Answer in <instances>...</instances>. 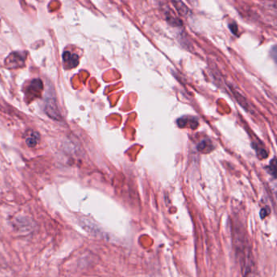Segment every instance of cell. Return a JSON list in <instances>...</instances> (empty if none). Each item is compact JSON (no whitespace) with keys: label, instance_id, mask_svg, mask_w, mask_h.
<instances>
[{"label":"cell","instance_id":"11","mask_svg":"<svg viewBox=\"0 0 277 277\" xmlns=\"http://www.w3.org/2000/svg\"><path fill=\"white\" fill-rule=\"evenodd\" d=\"M267 212L266 208H263V209H262V211H261V217H266V216H267V215L269 214V212Z\"/></svg>","mask_w":277,"mask_h":277},{"label":"cell","instance_id":"5","mask_svg":"<svg viewBox=\"0 0 277 277\" xmlns=\"http://www.w3.org/2000/svg\"><path fill=\"white\" fill-rule=\"evenodd\" d=\"M40 140V135L35 131H30L25 136V143L29 147H35Z\"/></svg>","mask_w":277,"mask_h":277},{"label":"cell","instance_id":"9","mask_svg":"<svg viewBox=\"0 0 277 277\" xmlns=\"http://www.w3.org/2000/svg\"><path fill=\"white\" fill-rule=\"evenodd\" d=\"M267 168H268L270 173L275 178L276 177V158L272 160V162H271Z\"/></svg>","mask_w":277,"mask_h":277},{"label":"cell","instance_id":"2","mask_svg":"<svg viewBox=\"0 0 277 277\" xmlns=\"http://www.w3.org/2000/svg\"><path fill=\"white\" fill-rule=\"evenodd\" d=\"M43 81L40 79H34L28 85L26 90V98L30 102L31 100L40 97L41 93L43 91Z\"/></svg>","mask_w":277,"mask_h":277},{"label":"cell","instance_id":"6","mask_svg":"<svg viewBox=\"0 0 277 277\" xmlns=\"http://www.w3.org/2000/svg\"><path fill=\"white\" fill-rule=\"evenodd\" d=\"M178 125L181 128L185 127V126H190L192 129H196L197 127V125H198L196 119L190 122L188 118H180V119L178 120Z\"/></svg>","mask_w":277,"mask_h":277},{"label":"cell","instance_id":"4","mask_svg":"<svg viewBox=\"0 0 277 277\" xmlns=\"http://www.w3.org/2000/svg\"><path fill=\"white\" fill-rule=\"evenodd\" d=\"M46 112L48 115L55 120H60L61 118L60 112L58 109V106L54 98H50L47 101L46 104Z\"/></svg>","mask_w":277,"mask_h":277},{"label":"cell","instance_id":"8","mask_svg":"<svg viewBox=\"0 0 277 277\" xmlns=\"http://www.w3.org/2000/svg\"><path fill=\"white\" fill-rule=\"evenodd\" d=\"M174 5H175L176 8L178 9V12L181 14V15L188 16L189 14V10H188V8H186V6L184 5L183 3L181 2H174V3H172Z\"/></svg>","mask_w":277,"mask_h":277},{"label":"cell","instance_id":"7","mask_svg":"<svg viewBox=\"0 0 277 277\" xmlns=\"http://www.w3.org/2000/svg\"><path fill=\"white\" fill-rule=\"evenodd\" d=\"M197 149L202 152L207 153L210 152L211 150H212V143L209 140H204L197 146Z\"/></svg>","mask_w":277,"mask_h":277},{"label":"cell","instance_id":"1","mask_svg":"<svg viewBox=\"0 0 277 277\" xmlns=\"http://www.w3.org/2000/svg\"><path fill=\"white\" fill-rule=\"evenodd\" d=\"M26 54L24 52H13L8 55L5 60L6 67L8 68H17L25 65Z\"/></svg>","mask_w":277,"mask_h":277},{"label":"cell","instance_id":"3","mask_svg":"<svg viewBox=\"0 0 277 277\" xmlns=\"http://www.w3.org/2000/svg\"><path fill=\"white\" fill-rule=\"evenodd\" d=\"M63 61L66 68H73L77 67L79 64V56L77 54L65 50L63 54Z\"/></svg>","mask_w":277,"mask_h":277},{"label":"cell","instance_id":"10","mask_svg":"<svg viewBox=\"0 0 277 277\" xmlns=\"http://www.w3.org/2000/svg\"><path fill=\"white\" fill-rule=\"evenodd\" d=\"M229 29L231 30V32L233 33V34H236L237 35V33L238 30H237V26L235 23H232L229 25Z\"/></svg>","mask_w":277,"mask_h":277}]
</instances>
